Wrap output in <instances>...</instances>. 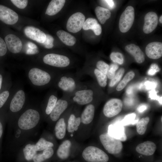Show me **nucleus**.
<instances>
[{"mask_svg": "<svg viewBox=\"0 0 162 162\" xmlns=\"http://www.w3.org/2000/svg\"><path fill=\"white\" fill-rule=\"evenodd\" d=\"M80 77L76 74H61L57 79L56 86L63 92V95L69 98L82 84L80 80Z\"/></svg>", "mask_w": 162, "mask_h": 162, "instance_id": "1", "label": "nucleus"}, {"mask_svg": "<svg viewBox=\"0 0 162 162\" xmlns=\"http://www.w3.org/2000/svg\"><path fill=\"white\" fill-rule=\"evenodd\" d=\"M94 92L92 86L83 82L82 85L68 98L70 102L79 105L91 104L94 98Z\"/></svg>", "mask_w": 162, "mask_h": 162, "instance_id": "2", "label": "nucleus"}, {"mask_svg": "<svg viewBox=\"0 0 162 162\" xmlns=\"http://www.w3.org/2000/svg\"><path fill=\"white\" fill-rule=\"evenodd\" d=\"M40 119V115L36 110L30 109L24 112L19 118V127L24 130L31 129L38 124Z\"/></svg>", "mask_w": 162, "mask_h": 162, "instance_id": "3", "label": "nucleus"}, {"mask_svg": "<svg viewBox=\"0 0 162 162\" xmlns=\"http://www.w3.org/2000/svg\"><path fill=\"white\" fill-rule=\"evenodd\" d=\"M28 77L33 85L39 86H47L53 80V76L51 73L36 68L30 70Z\"/></svg>", "mask_w": 162, "mask_h": 162, "instance_id": "4", "label": "nucleus"}, {"mask_svg": "<svg viewBox=\"0 0 162 162\" xmlns=\"http://www.w3.org/2000/svg\"><path fill=\"white\" fill-rule=\"evenodd\" d=\"M99 138L104 148L110 154H117L122 150L123 145L122 141L111 136L108 133L101 134Z\"/></svg>", "mask_w": 162, "mask_h": 162, "instance_id": "5", "label": "nucleus"}, {"mask_svg": "<svg viewBox=\"0 0 162 162\" xmlns=\"http://www.w3.org/2000/svg\"><path fill=\"white\" fill-rule=\"evenodd\" d=\"M84 159L88 162H107L108 155L100 148L94 146L86 148L82 153Z\"/></svg>", "mask_w": 162, "mask_h": 162, "instance_id": "6", "label": "nucleus"}, {"mask_svg": "<svg viewBox=\"0 0 162 162\" xmlns=\"http://www.w3.org/2000/svg\"><path fill=\"white\" fill-rule=\"evenodd\" d=\"M43 60L47 65L59 68H65L70 63V59L68 56L53 53L45 55Z\"/></svg>", "mask_w": 162, "mask_h": 162, "instance_id": "7", "label": "nucleus"}, {"mask_svg": "<svg viewBox=\"0 0 162 162\" xmlns=\"http://www.w3.org/2000/svg\"><path fill=\"white\" fill-rule=\"evenodd\" d=\"M134 10L131 6H128L122 13L119 22V27L120 31L125 33L132 27L134 19Z\"/></svg>", "mask_w": 162, "mask_h": 162, "instance_id": "8", "label": "nucleus"}, {"mask_svg": "<svg viewBox=\"0 0 162 162\" xmlns=\"http://www.w3.org/2000/svg\"><path fill=\"white\" fill-rule=\"evenodd\" d=\"M123 103L120 99L112 98L105 104L103 109L104 115L108 118L114 117L118 114L122 110Z\"/></svg>", "mask_w": 162, "mask_h": 162, "instance_id": "9", "label": "nucleus"}, {"mask_svg": "<svg viewBox=\"0 0 162 162\" xmlns=\"http://www.w3.org/2000/svg\"><path fill=\"white\" fill-rule=\"evenodd\" d=\"M85 17L81 13L74 14L69 18L66 24L67 30L71 32L76 33L82 28L85 21Z\"/></svg>", "mask_w": 162, "mask_h": 162, "instance_id": "10", "label": "nucleus"}, {"mask_svg": "<svg viewBox=\"0 0 162 162\" xmlns=\"http://www.w3.org/2000/svg\"><path fill=\"white\" fill-rule=\"evenodd\" d=\"M70 102L68 97L63 95L61 98L58 99L54 107L50 114L51 120L54 122L57 120L62 114L67 109Z\"/></svg>", "mask_w": 162, "mask_h": 162, "instance_id": "11", "label": "nucleus"}, {"mask_svg": "<svg viewBox=\"0 0 162 162\" xmlns=\"http://www.w3.org/2000/svg\"><path fill=\"white\" fill-rule=\"evenodd\" d=\"M17 14L11 9L0 5V20L8 25H13L18 21Z\"/></svg>", "mask_w": 162, "mask_h": 162, "instance_id": "12", "label": "nucleus"}, {"mask_svg": "<svg viewBox=\"0 0 162 162\" xmlns=\"http://www.w3.org/2000/svg\"><path fill=\"white\" fill-rule=\"evenodd\" d=\"M5 41L9 51L13 53H17L21 51L22 44L20 39L16 35L9 34L6 36Z\"/></svg>", "mask_w": 162, "mask_h": 162, "instance_id": "13", "label": "nucleus"}, {"mask_svg": "<svg viewBox=\"0 0 162 162\" xmlns=\"http://www.w3.org/2000/svg\"><path fill=\"white\" fill-rule=\"evenodd\" d=\"M158 23V17L156 14L150 12L146 14L144 17L143 31L146 34L152 32L157 27Z\"/></svg>", "mask_w": 162, "mask_h": 162, "instance_id": "14", "label": "nucleus"}, {"mask_svg": "<svg viewBox=\"0 0 162 162\" xmlns=\"http://www.w3.org/2000/svg\"><path fill=\"white\" fill-rule=\"evenodd\" d=\"M26 100L24 92L22 90L18 91L14 95L11 101L10 109L13 112L20 111L23 107Z\"/></svg>", "mask_w": 162, "mask_h": 162, "instance_id": "15", "label": "nucleus"}, {"mask_svg": "<svg viewBox=\"0 0 162 162\" xmlns=\"http://www.w3.org/2000/svg\"><path fill=\"white\" fill-rule=\"evenodd\" d=\"M146 55L152 59H158L162 56V43L153 42L149 43L145 49Z\"/></svg>", "mask_w": 162, "mask_h": 162, "instance_id": "16", "label": "nucleus"}, {"mask_svg": "<svg viewBox=\"0 0 162 162\" xmlns=\"http://www.w3.org/2000/svg\"><path fill=\"white\" fill-rule=\"evenodd\" d=\"M24 32L28 37L42 44L45 40L46 34L37 28L32 26H28L25 28Z\"/></svg>", "mask_w": 162, "mask_h": 162, "instance_id": "17", "label": "nucleus"}, {"mask_svg": "<svg viewBox=\"0 0 162 162\" xmlns=\"http://www.w3.org/2000/svg\"><path fill=\"white\" fill-rule=\"evenodd\" d=\"M156 149V146L153 142L147 141L138 145L136 148L139 153L146 156L153 154Z\"/></svg>", "mask_w": 162, "mask_h": 162, "instance_id": "18", "label": "nucleus"}, {"mask_svg": "<svg viewBox=\"0 0 162 162\" xmlns=\"http://www.w3.org/2000/svg\"><path fill=\"white\" fill-rule=\"evenodd\" d=\"M108 133L121 141H125L127 137L124 127L120 124H110L108 127Z\"/></svg>", "mask_w": 162, "mask_h": 162, "instance_id": "19", "label": "nucleus"}, {"mask_svg": "<svg viewBox=\"0 0 162 162\" xmlns=\"http://www.w3.org/2000/svg\"><path fill=\"white\" fill-rule=\"evenodd\" d=\"M76 74L80 77L84 74L94 76L98 84L101 87H105L107 84L108 78L106 75L96 68L94 69L92 73L85 71Z\"/></svg>", "mask_w": 162, "mask_h": 162, "instance_id": "20", "label": "nucleus"}, {"mask_svg": "<svg viewBox=\"0 0 162 162\" xmlns=\"http://www.w3.org/2000/svg\"><path fill=\"white\" fill-rule=\"evenodd\" d=\"M125 50L134 57L138 63L141 64L145 60L144 55L140 47L134 44H130L125 46Z\"/></svg>", "mask_w": 162, "mask_h": 162, "instance_id": "21", "label": "nucleus"}, {"mask_svg": "<svg viewBox=\"0 0 162 162\" xmlns=\"http://www.w3.org/2000/svg\"><path fill=\"white\" fill-rule=\"evenodd\" d=\"M95 109L93 104L91 103L88 104L81 115V122L86 124L90 123L94 116Z\"/></svg>", "mask_w": 162, "mask_h": 162, "instance_id": "22", "label": "nucleus"}, {"mask_svg": "<svg viewBox=\"0 0 162 162\" xmlns=\"http://www.w3.org/2000/svg\"><path fill=\"white\" fill-rule=\"evenodd\" d=\"M65 0H52L49 3L45 12V14L53 16L58 13L64 7Z\"/></svg>", "mask_w": 162, "mask_h": 162, "instance_id": "23", "label": "nucleus"}, {"mask_svg": "<svg viewBox=\"0 0 162 162\" xmlns=\"http://www.w3.org/2000/svg\"><path fill=\"white\" fill-rule=\"evenodd\" d=\"M56 34L60 39L67 46H73L76 42V39L74 36L64 30H58Z\"/></svg>", "mask_w": 162, "mask_h": 162, "instance_id": "24", "label": "nucleus"}, {"mask_svg": "<svg viewBox=\"0 0 162 162\" xmlns=\"http://www.w3.org/2000/svg\"><path fill=\"white\" fill-rule=\"evenodd\" d=\"M71 145V143L70 140H67L64 141L59 146L57 150L58 156L62 159L67 158L69 155Z\"/></svg>", "mask_w": 162, "mask_h": 162, "instance_id": "25", "label": "nucleus"}, {"mask_svg": "<svg viewBox=\"0 0 162 162\" xmlns=\"http://www.w3.org/2000/svg\"><path fill=\"white\" fill-rule=\"evenodd\" d=\"M95 12L99 21L104 24L111 16V13L108 9L100 6L96 7Z\"/></svg>", "mask_w": 162, "mask_h": 162, "instance_id": "26", "label": "nucleus"}, {"mask_svg": "<svg viewBox=\"0 0 162 162\" xmlns=\"http://www.w3.org/2000/svg\"><path fill=\"white\" fill-rule=\"evenodd\" d=\"M55 130L56 137L58 139H63L66 134V127L64 118H60L55 125Z\"/></svg>", "mask_w": 162, "mask_h": 162, "instance_id": "27", "label": "nucleus"}, {"mask_svg": "<svg viewBox=\"0 0 162 162\" xmlns=\"http://www.w3.org/2000/svg\"><path fill=\"white\" fill-rule=\"evenodd\" d=\"M54 150L52 147L47 148L42 153L36 154L33 158L34 162H42L50 158L53 155Z\"/></svg>", "mask_w": 162, "mask_h": 162, "instance_id": "28", "label": "nucleus"}, {"mask_svg": "<svg viewBox=\"0 0 162 162\" xmlns=\"http://www.w3.org/2000/svg\"><path fill=\"white\" fill-rule=\"evenodd\" d=\"M23 151L25 159L27 161L33 159L34 156L37 154L35 145L30 144L26 145L23 149Z\"/></svg>", "mask_w": 162, "mask_h": 162, "instance_id": "29", "label": "nucleus"}, {"mask_svg": "<svg viewBox=\"0 0 162 162\" xmlns=\"http://www.w3.org/2000/svg\"><path fill=\"white\" fill-rule=\"evenodd\" d=\"M149 120V117H146L142 118L136 124V129L139 134L142 135L145 133Z\"/></svg>", "mask_w": 162, "mask_h": 162, "instance_id": "30", "label": "nucleus"}, {"mask_svg": "<svg viewBox=\"0 0 162 162\" xmlns=\"http://www.w3.org/2000/svg\"><path fill=\"white\" fill-rule=\"evenodd\" d=\"M135 75V74L133 71H130L128 73L117 86L116 90L119 91L122 90L126 86L128 83L134 78Z\"/></svg>", "mask_w": 162, "mask_h": 162, "instance_id": "31", "label": "nucleus"}, {"mask_svg": "<svg viewBox=\"0 0 162 162\" xmlns=\"http://www.w3.org/2000/svg\"><path fill=\"white\" fill-rule=\"evenodd\" d=\"M58 100V97L56 94H52L49 96L45 111L46 114L50 115L54 107Z\"/></svg>", "mask_w": 162, "mask_h": 162, "instance_id": "32", "label": "nucleus"}, {"mask_svg": "<svg viewBox=\"0 0 162 162\" xmlns=\"http://www.w3.org/2000/svg\"><path fill=\"white\" fill-rule=\"evenodd\" d=\"M53 146L52 143L46 140L43 138H41L35 145V148L37 152L44 150L48 148H52Z\"/></svg>", "mask_w": 162, "mask_h": 162, "instance_id": "33", "label": "nucleus"}, {"mask_svg": "<svg viewBox=\"0 0 162 162\" xmlns=\"http://www.w3.org/2000/svg\"><path fill=\"white\" fill-rule=\"evenodd\" d=\"M124 73V69L123 68L120 69L111 79L109 86L110 87L114 86L121 79Z\"/></svg>", "mask_w": 162, "mask_h": 162, "instance_id": "34", "label": "nucleus"}, {"mask_svg": "<svg viewBox=\"0 0 162 162\" xmlns=\"http://www.w3.org/2000/svg\"><path fill=\"white\" fill-rule=\"evenodd\" d=\"M98 23L96 19L89 18L85 20L82 28L84 30H92Z\"/></svg>", "mask_w": 162, "mask_h": 162, "instance_id": "35", "label": "nucleus"}, {"mask_svg": "<svg viewBox=\"0 0 162 162\" xmlns=\"http://www.w3.org/2000/svg\"><path fill=\"white\" fill-rule=\"evenodd\" d=\"M111 59L114 62L122 64L123 63L124 59L122 54L119 52H112L110 55Z\"/></svg>", "mask_w": 162, "mask_h": 162, "instance_id": "36", "label": "nucleus"}, {"mask_svg": "<svg viewBox=\"0 0 162 162\" xmlns=\"http://www.w3.org/2000/svg\"><path fill=\"white\" fill-rule=\"evenodd\" d=\"M96 67V68L106 75L110 68V65L100 60L97 62Z\"/></svg>", "mask_w": 162, "mask_h": 162, "instance_id": "37", "label": "nucleus"}, {"mask_svg": "<svg viewBox=\"0 0 162 162\" xmlns=\"http://www.w3.org/2000/svg\"><path fill=\"white\" fill-rule=\"evenodd\" d=\"M76 117L74 114L70 115L68 121V131L70 133H73L74 131V125L75 118Z\"/></svg>", "mask_w": 162, "mask_h": 162, "instance_id": "38", "label": "nucleus"}, {"mask_svg": "<svg viewBox=\"0 0 162 162\" xmlns=\"http://www.w3.org/2000/svg\"><path fill=\"white\" fill-rule=\"evenodd\" d=\"M118 67V66L117 64H111L110 65V68L106 74L107 78L111 80L115 76L116 71Z\"/></svg>", "mask_w": 162, "mask_h": 162, "instance_id": "39", "label": "nucleus"}, {"mask_svg": "<svg viewBox=\"0 0 162 162\" xmlns=\"http://www.w3.org/2000/svg\"><path fill=\"white\" fill-rule=\"evenodd\" d=\"M46 39L44 43H42L44 47L47 49L52 48L53 46L54 38L51 35L46 34Z\"/></svg>", "mask_w": 162, "mask_h": 162, "instance_id": "40", "label": "nucleus"}, {"mask_svg": "<svg viewBox=\"0 0 162 162\" xmlns=\"http://www.w3.org/2000/svg\"><path fill=\"white\" fill-rule=\"evenodd\" d=\"M10 1L17 8L23 9L27 6L28 1L26 0H11Z\"/></svg>", "mask_w": 162, "mask_h": 162, "instance_id": "41", "label": "nucleus"}, {"mask_svg": "<svg viewBox=\"0 0 162 162\" xmlns=\"http://www.w3.org/2000/svg\"><path fill=\"white\" fill-rule=\"evenodd\" d=\"M9 95V92L8 91H5L0 94V108L5 103Z\"/></svg>", "mask_w": 162, "mask_h": 162, "instance_id": "42", "label": "nucleus"}, {"mask_svg": "<svg viewBox=\"0 0 162 162\" xmlns=\"http://www.w3.org/2000/svg\"><path fill=\"white\" fill-rule=\"evenodd\" d=\"M7 51V47L4 40L0 37V56H4Z\"/></svg>", "mask_w": 162, "mask_h": 162, "instance_id": "43", "label": "nucleus"}, {"mask_svg": "<svg viewBox=\"0 0 162 162\" xmlns=\"http://www.w3.org/2000/svg\"><path fill=\"white\" fill-rule=\"evenodd\" d=\"M160 68L156 64H152L148 71V74L150 75H153L159 71Z\"/></svg>", "mask_w": 162, "mask_h": 162, "instance_id": "44", "label": "nucleus"}, {"mask_svg": "<svg viewBox=\"0 0 162 162\" xmlns=\"http://www.w3.org/2000/svg\"><path fill=\"white\" fill-rule=\"evenodd\" d=\"M95 35H99L102 32V28L100 25L98 23L92 30Z\"/></svg>", "mask_w": 162, "mask_h": 162, "instance_id": "45", "label": "nucleus"}, {"mask_svg": "<svg viewBox=\"0 0 162 162\" xmlns=\"http://www.w3.org/2000/svg\"><path fill=\"white\" fill-rule=\"evenodd\" d=\"M81 122V118L80 117H76L75 119L74 128V131H76L80 125Z\"/></svg>", "mask_w": 162, "mask_h": 162, "instance_id": "46", "label": "nucleus"}, {"mask_svg": "<svg viewBox=\"0 0 162 162\" xmlns=\"http://www.w3.org/2000/svg\"><path fill=\"white\" fill-rule=\"evenodd\" d=\"M135 116L136 115L135 114H131L127 116L124 119V122L126 123L129 122V121H131L132 119L135 118Z\"/></svg>", "mask_w": 162, "mask_h": 162, "instance_id": "47", "label": "nucleus"}, {"mask_svg": "<svg viewBox=\"0 0 162 162\" xmlns=\"http://www.w3.org/2000/svg\"><path fill=\"white\" fill-rule=\"evenodd\" d=\"M104 1L106 3L110 9H112L114 7V3L112 0H104Z\"/></svg>", "mask_w": 162, "mask_h": 162, "instance_id": "48", "label": "nucleus"}, {"mask_svg": "<svg viewBox=\"0 0 162 162\" xmlns=\"http://www.w3.org/2000/svg\"><path fill=\"white\" fill-rule=\"evenodd\" d=\"M27 46L29 48L31 49H37V46L32 42H28L27 43Z\"/></svg>", "mask_w": 162, "mask_h": 162, "instance_id": "49", "label": "nucleus"}, {"mask_svg": "<svg viewBox=\"0 0 162 162\" xmlns=\"http://www.w3.org/2000/svg\"><path fill=\"white\" fill-rule=\"evenodd\" d=\"M146 109V106L144 105H141L138 107L137 110L140 112H142Z\"/></svg>", "mask_w": 162, "mask_h": 162, "instance_id": "50", "label": "nucleus"}, {"mask_svg": "<svg viewBox=\"0 0 162 162\" xmlns=\"http://www.w3.org/2000/svg\"><path fill=\"white\" fill-rule=\"evenodd\" d=\"M37 51V49H31L29 48L27 50V52L28 53H33Z\"/></svg>", "mask_w": 162, "mask_h": 162, "instance_id": "51", "label": "nucleus"}, {"mask_svg": "<svg viewBox=\"0 0 162 162\" xmlns=\"http://www.w3.org/2000/svg\"><path fill=\"white\" fill-rule=\"evenodd\" d=\"M3 133V127L2 124L0 122V138L1 137Z\"/></svg>", "mask_w": 162, "mask_h": 162, "instance_id": "52", "label": "nucleus"}, {"mask_svg": "<svg viewBox=\"0 0 162 162\" xmlns=\"http://www.w3.org/2000/svg\"><path fill=\"white\" fill-rule=\"evenodd\" d=\"M2 75L0 74V90L2 87Z\"/></svg>", "mask_w": 162, "mask_h": 162, "instance_id": "53", "label": "nucleus"}, {"mask_svg": "<svg viewBox=\"0 0 162 162\" xmlns=\"http://www.w3.org/2000/svg\"><path fill=\"white\" fill-rule=\"evenodd\" d=\"M159 21L161 23H162V16L161 15L159 18Z\"/></svg>", "mask_w": 162, "mask_h": 162, "instance_id": "54", "label": "nucleus"}, {"mask_svg": "<svg viewBox=\"0 0 162 162\" xmlns=\"http://www.w3.org/2000/svg\"><path fill=\"white\" fill-rule=\"evenodd\" d=\"M70 136H73V134H71V135H70Z\"/></svg>", "mask_w": 162, "mask_h": 162, "instance_id": "55", "label": "nucleus"}]
</instances>
